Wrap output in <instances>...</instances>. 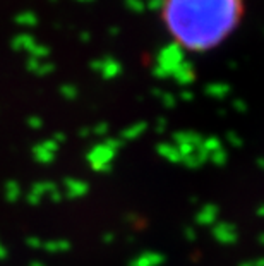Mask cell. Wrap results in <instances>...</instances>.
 Returning a JSON list of instances; mask_svg holds the SVG:
<instances>
[{"mask_svg": "<svg viewBox=\"0 0 264 266\" xmlns=\"http://www.w3.org/2000/svg\"><path fill=\"white\" fill-rule=\"evenodd\" d=\"M239 14L240 0H165L166 28L192 50L218 45L235 28Z\"/></svg>", "mask_w": 264, "mask_h": 266, "instance_id": "obj_1", "label": "cell"}]
</instances>
